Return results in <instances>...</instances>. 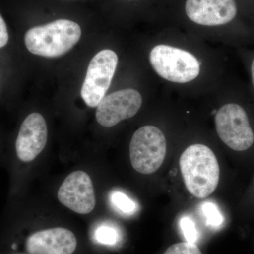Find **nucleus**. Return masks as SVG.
I'll use <instances>...</instances> for the list:
<instances>
[{
  "instance_id": "39448f33",
  "label": "nucleus",
  "mask_w": 254,
  "mask_h": 254,
  "mask_svg": "<svg viewBox=\"0 0 254 254\" xmlns=\"http://www.w3.org/2000/svg\"><path fill=\"white\" fill-rule=\"evenodd\" d=\"M215 125L220 139L231 149L245 151L253 145L254 132L247 113L240 105L230 103L222 106L215 116Z\"/></svg>"
},
{
  "instance_id": "4468645a",
  "label": "nucleus",
  "mask_w": 254,
  "mask_h": 254,
  "mask_svg": "<svg viewBox=\"0 0 254 254\" xmlns=\"http://www.w3.org/2000/svg\"><path fill=\"white\" fill-rule=\"evenodd\" d=\"M203 213L206 218L207 225L211 227H219L222 225L223 218L213 203L205 202L203 205Z\"/></svg>"
},
{
  "instance_id": "9d476101",
  "label": "nucleus",
  "mask_w": 254,
  "mask_h": 254,
  "mask_svg": "<svg viewBox=\"0 0 254 254\" xmlns=\"http://www.w3.org/2000/svg\"><path fill=\"white\" fill-rule=\"evenodd\" d=\"M76 247L74 234L63 227L35 232L25 241V249L30 254H72Z\"/></svg>"
},
{
  "instance_id": "1a4fd4ad",
  "label": "nucleus",
  "mask_w": 254,
  "mask_h": 254,
  "mask_svg": "<svg viewBox=\"0 0 254 254\" xmlns=\"http://www.w3.org/2000/svg\"><path fill=\"white\" fill-rule=\"evenodd\" d=\"M48 134V127L43 115L30 114L21 123L15 141L16 160L21 163L33 161L44 150Z\"/></svg>"
},
{
  "instance_id": "6e6552de",
  "label": "nucleus",
  "mask_w": 254,
  "mask_h": 254,
  "mask_svg": "<svg viewBox=\"0 0 254 254\" xmlns=\"http://www.w3.org/2000/svg\"><path fill=\"white\" fill-rule=\"evenodd\" d=\"M142 105L141 95L134 89H125L105 95L97 106L95 118L100 125L111 127L134 116Z\"/></svg>"
},
{
  "instance_id": "2eb2a0df",
  "label": "nucleus",
  "mask_w": 254,
  "mask_h": 254,
  "mask_svg": "<svg viewBox=\"0 0 254 254\" xmlns=\"http://www.w3.org/2000/svg\"><path fill=\"white\" fill-rule=\"evenodd\" d=\"M180 227L187 242L195 244L198 239V232L194 222L189 217H183L180 220Z\"/></svg>"
},
{
  "instance_id": "a211bd4d",
  "label": "nucleus",
  "mask_w": 254,
  "mask_h": 254,
  "mask_svg": "<svg viewBox=\"0 0 254 254\" xmlns=\"http://www.w3.org/2000/svg\"><path fill=\"white\" fill-rule=\"evenodd\" d=\"M252 82H253V86L254 87V60L252 65Z\"/></svg>"
},
{
  "instance_id": "423d86ee",
  "label": "nucleus",
  "mask_w": 254,
  "mask_h": 254,
  "mask_svg": "<svg viewBox=\"0 0 254 254\" xmlns=\"http://www.w3.org/2000/svg\"><path fill=\"white\" fill-rule=\"evenodd\" d=\"M118 55L111 50L95 55L87 70L81 95L86 104L95 108L105 96L118 66Z\"/></svg>"
},
{
  "instance_id": "ddd939ff",
  "label": "nucleus",
  "mask_w": 254,
  "mask_h": 254,
  "mask_svg": "<svg viewBox=\"0 0 254 254\" xmlns=\"http://www.w3.org/2000/svg\"><path fill=\"white\" fill-rule=\"evenodd\" d=\"M118 232L110 226L103 225L97 228L95 238L97 242L106 245H113L118 241Z\"/></svg>"
},
{
  "instance_id": "6ab92c4d",
  "label": "nucleus",
  "mask_w": 254,
  "mask_h": 254,
  "mask_svg": "<svg viewBox=\"0 0 254 254\" xmlns=\"http://www.w3.org/2000/svg\"><path fill=\"white\" fill-rule=\"evenodd\" d=\"M9 254H30L28 253H18V252H14V253H11Z\"/></svg>"
},
{
  "instance_id": "f3484780",
  "label": "nucleus",
  "mask_w": 254,
  "mask_h": 254,
  "mask_svg": "<svg viewBox=\"0 0 254 254\" xmlns=\"http://www.w3.org/2000/svg\"><path fill=\"white\" fill-rule=\"evenodd\" d=\"M9 41V33L4 20L0 15V48L7 44Z\"/></svg>"
},
{
  "instance_id": "7ed1b4c3",
  "label": "nucleus",
  "mask_w": 254,
  "mask_h": 254,
  "mask_svg": "<svg viewBox=\"0 0 254 254\" xmlns=\"http://www.w3.org/2000/svg\"><path fill=\"white\" fill-rule=\"evenodd\" d=\"M167 143L163 132L151 125L137 130L130 142L129 156L132 167L138 173L150 175L163 164Z\"/></svg>"
},
{
  "instance_id": "20e7f679",
  "label": "nucleus",
  "mask_w": 254,
  "mask_h": 254,
  "mask_svg": "<svg viewBox=\"0 0 254 254\" xmlns=\"http://www.w3.org/2000/svg\"><path fill=\"white\" fill-rule=\"evenodd\" d=\"M150 62L159 76L175 83L193 81L200 72L198 60L189 52L160 45L150 52Z\"/></svg>"
},
{
  "instance_id": "f03ea898",
  "label": "nucleus",
  "mask_w": 254,
  "mask_h": 254,
  "mask_svg": "<svg viewBox=\"0 0 254 254\" xmlns=\"http://www.w3.org/2000/svg\"><path fill=\"white\" fill-rule=\"evenodd\" d=\"M81 36L79 25L70 20L60 19L28 30L25 44L32 54L58 58L69 51Z\"/></svg>"
},
{
  "instance_id": "dca6fc26",
  "label": "nucleus",
  "mask_w": 254,
  "mask_h": 254,
  "mask_svg": "<svg viewBox=\"0 0 254 254\" xmlns=\"http://www.w3.org/2000/svg\"><path fill=\"white\" fill-rule=\"evenodd\" d=\"M164 254H202L195 244L181 242L169 247Z\"/></svg>"
},
{
  "instance_id": "0eeeda50",
  "label": "nucleus",
  "mask_w": 254,
  "mask_h": 254,
  "mask_svg": "<svg viewBox=\"0 0 254 254\" xmlns=\"http://www.w3.org/2000/svg\"><path fill=\"white\" fill-rule=\"evenodd\" d=\"M58 198L62 204L75 213H91L96 199L91 177L82 170L73 172L64 180L58 190Z\"/></svg>"
},
{
  "instance_id": "f8f14e48",
  "label": "nucleus",
  "mask_w": 254,
  "mask_h": 254,
  "mask_svg": "<svg viewBox=\"0 0 254 254\" xmlns=\"http://www.w3.org/2000/svg\"><path fill=\"white\" fill-rule=\"evenodd\" d=\"M110 201L115 208L123 213L132 214L136 212V203L123 192H113L110 195Z\"/></svg>"
},
{
  "instance_id": "f257e3e1",
  "label": "nucleus",
  "mask_w": 254,
  "mask_h": 254,
  "mask_svg": "<svg viewBox=\"0 0 254 254\" xmlns=\"http://www.w3.org/2000/svg\"><path fill=\"white\" fill-rule=\"evenodd\" d=\"M180 165L185 186L193 196L206 198L216 190L220 167L216 156L206 145H190L180 157Z\"/></svg>"
},
{
  "instance_id": "9b49d317",
  "label": "nucleus",
  "mask_w": 254,
  "mask_h": 254,
  "mask_svg": "<svg viewBox=\"0 0 254 254\" xmlns=\"http://www.w3.org/2000/svg\"><path fill=\"white\" fill-rule=\"evenodd\" d=\"M185 9L192 21L209 26L230 22L237 11L235 0H187Z\"/></svg>"
}]
</instances>
